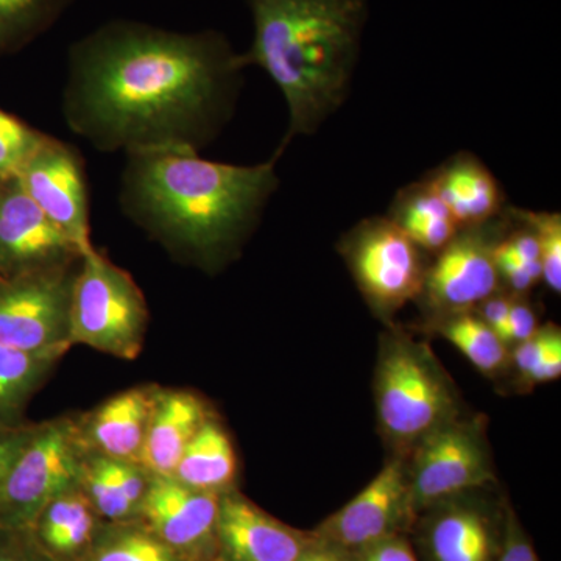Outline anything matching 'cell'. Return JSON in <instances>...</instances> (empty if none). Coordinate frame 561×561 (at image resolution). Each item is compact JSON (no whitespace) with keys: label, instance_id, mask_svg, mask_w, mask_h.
<instances>
[{"label":"cell","instance_id":"obj_1","mask_svg":"<svg viewBox=\"0 0 561 561\" xmlns=\"http://www.w3.org/2000/svg\"><path fill=\"white\" fill-rule=\"evenodd\" d=\"M243 69L224 33L108 21L70 44L62 119L102 153H201L231 119Z\"/></svg>","mask_w":561,"mask_h":561},{"label":"cell","instance_id":"obj_2","mask_svg":"<svg viewBox=\"0 0 561 561\" xmlns=\"http://www.w3.org/2000/svg\"><path fill=\"white\" fill-rule=\"evenodd\" d=\"M279 157L234 165L187 150L125 154L119 206L173 256L217 268L238 254L260 224L279 186Z\"/></svg>","mask_w":561,"mask_h":561},{"label":"cell","instance_id":"obj_3","mask_svg":"<svg viewBox=\"0 0 561 561\" xmlns=\"http://www.w3.org/2000/svg\"><path fill=\"white\" fill-rule=\"evenodd\" d=\"M253 41L243 68L257 66L283 92L289 130L312 135L345 101L368 20L367 0H249Z\"/></svg>","mask_w":561,"mask_h":561},{"label":"cell","instance_id":"obj_4","mask_svg":"<svg viewBox=\"0 0 561 561\" xmlns=\"http://www.w3.org/2000/svg\"><path fill=\"white\" fill-rule=\"evenodd\" d=\"M456 393L424 343L390 335L376 371V405L386 437L413 449L426 435L456 419Z\"/></svg>","mask_w":561,"mask_h":561},{"label":"cell","instance_id":"obj_5","mask_svg":"<svg viewBox=\"0 0 561 561\" xmlns=\"http://www.w3.org/2000/svg\"><path fill=\"white\" fill-rule=\"evenodd\" d=\"M149 328L146 297L133 276L98 249L81 256L69 308V341L135 360Z\"/></svg>","mask_w":561,"mask_h":561},{"label":"cell","instance_id":"obj_6","mask_svg":"<svg viewBox=\"0 0 561 561\" xmlns=\"http://www.w3.org/2000/svg\"><path fill=\"white\" fill-rule=\"evenodd\" d=\"M79 415L36 423L0 483V527L24 530L58 494L79 485L87 454Z\"/></svg>","mask_w":561,"mask_h":561},{"label":"cell","instance_id":"obj_7","mask_svg":"<svg viewBox=\"0 0 561 561\" xmlns=\"http://www.w3.org/2000/svg\"><path fill=\"white\" fill-rule=\"evenodd\" d=\"M409 468L411 505L419 515L432 505L494 482L482 419H453L413 448Z\"/></svg>","mask_w":561,"mask_h":561},{"label":"cell","instance_id":"obj_8","mask_svg":"<svg viewBox=\"0 0 561 561\" xmlns=\"http://www.w3.org/2000/svg\"><path fill=\"white\" fill-rule=\"evenodd\" d=\"M80 261L46 271L0 276V346L25 353H68L72 348L70 294Z\"/></svg>","mask_w":561,"mask_h":561},{"label":"cell","instance_id":"obj_9","mask_svg":"<svg viewBox=\"0 0 561 561\" xmlns=\"http://www.w3.org/2000/svg\"><path fill=\"white\" fill-rule=\"evenodd\" d=\"M360 290L378 311L397 312L423 291L426 268L419 247L391 219L362 221L345 242Z\"/></svg>","mask_w":561,"mask_h":561},{"label":"cell","instance_id":"obj_10","mask_svg":"<svg viewBox=\"0 0 561 561\" xmlns=\"http://www.w3.org/2000/svg\"><path fill=\"white\" fill-rule=\"evenodd\" d=\"M415 522L408 463L394 459L312 534L323 545L353 556L394 535H405Z\"/></svg>","mask_w":561,"mask_h":561},{"label":"cell","instance_id":"obj_11","mask_svg":"<svg viewBox=\"0 0 561 561\" xmlns=\"http://www.w3.org/2000/svg\"><path fill=\"white\" fill-rule=\"evenodd\" d=\"M16 179L47 219L81 254L94 249L84 160L72 144L46 135Z\"/></svg>","mask_w":561,"mask_h":561},{"label":"cell","instance_id":"obj_12","mask_svg":"<svg viewBox=\"0 0 561 561\" xmlns=\"http://www.w3.org/2000/svg\"><path fill=\"white\" fill-rule=\"evenodd\" d=\"M220 494L151 476L138 518L183 561H221L217 541Z\"/></svg>","mask_w":561,"mask_h":561},{"label":"cell","instance_id":"obj_13","mask_svg":"<svg viewBox=\"0 0 561 561\" xmlns=\"http://www.w3.org/2000/svg\"><path fill=\"white\" fill-rule=\"evenodd\" d=\"M81 256L22 190L20 180H0V276L77 264Z\"/></svg>","mask_w":561,"mask_h":561},{"label":"cell","instance_id":"obj_14","mask_svg":"<svg viewBox=\"0 0 561 561\" xmlns=\"http://www.w3.org/2000/svg\"><path fill=\"white\" fill-rule=\"evenodd\" d=\"M494 245L479 227L457 234L426 271L421 294L426 295L430 308L442 317L457 316L470 312L494 295L500 286Z\"/></svg>","mask_w":561,"mask_h":561},{"label":"cell","instance_id":"obj_15","mask_svg":"<svg viewBox=\"0 0 561 561\" xmlns=\"http://www.w3.org/2000/svg\"><path fill=\"white\" fill-rule=\"evenodd\" d=\"M217 541L221 561H294L317 538L312 530L279 522L232 489L220 494Z\"/></svg>","mask_w":561,"mask_h":561},{"label":"cell","instance_id":"obj_16","mask_svg":"<svg viewBox=\"0 0 561 561\" xmlns=\"http://www.w3.org/2000/svg\"><path fill=\"white\" fill-rule=\"evenodd\" d=\"M457 497L423 512L420 538L427 561H496L504 519L500 522L481 504Z\"/></svg>","mask_w":561,"mask_h":561},{"label":"cell","instance_id":"obj_17","mask_svg":"<svg viewBox=\"0 0 561 561\" xmlns=\"http://www.w3.org/2000/svg\"><path fill=\"white\" fill-rule=\"evenodd\" d=\"M160 386L133 387L79 415L81 443L88 453L110 459L138 461Z\"/></svg>","mask_w":561,"mask_h":561},{"label":"cell","instance_id":"obj_18","mask_svg":"<svg viewBox=\"0 0 561 561\" xmlns=\"http://www.w3.org/2000/svg\"><path fill=\"white\" fill-rule=\"evenodd\" d=\"M206 402L187 390L160 389L139 463L158 478H172L194 435L210 415Z\"/></svg>","mask_w":561,"mask_h":561},{"label":"cell","instance_id":"obj_19","mask_svg":"<svg viewBox=\"0 0 561 561\" xmlns=\"http://www.w3.org/2000/svg\"><path fill=\"white\" fill-rule=\"evenodd\" d=\"M80 485L58 494L28 527L41 551L54 561H80L103 526Z\"/></svg>","mask_w":561,"mask_h":561},{"label":"cell","instance_id":"obj_20","mask_svg":"<svg viewBox=\"0 0 561 561\" xmlns=\"http://www.w3.org/2000/svg\"><path fill=\"white\" fill-rule=\"evenodd\" d=\"M150 479V472L138 461L87 453L79 485L103 522L117 523L138 518Z\"/></svg>","mask_w":561,"mask_h":561},{"label":"cell","instance_id":"obj_21","mask_svg":"<svg viewBox=\"0 0 561 561\" xmlns=\"http://www.w3.org/2000/svg\"><path fill=\"white\" fill-rule=\"evenodd\" d=\"M426 183L445 203L459 228L481 227L500 213V184L493 173L471 154H461L449 161Z\"/></svg>","mask_w":561,"mask_h":561},{"label":"cell","instance_id":"obj_22","mask_svg":"<svg viewBox=\"0 0 561 561\" xmlns=\"http://www.w3.org/2000/svg\"><path fill=\"white\" fill-rule=\"evenodd\" d=\"M172 478L190 489L221 494L236 489L238 457L224 424L210 413L173 471Z\"/></svg>","mask_w":561,"mask_h":561},{"label":"cell","instance_id":"obj_23","mask_svg":"<svg viewBox=\"0 0 561 561\" xmlns=\"http://www.w3.org/2000/svg\"><path fill=\"white\" fill-rule=\"evenodd\" d=\"M65 354L62 351L25 353L0 346V426L22 423L28 401Z\"/></svg>","mask_w":561,"mask_h":561},{"label":"cell","instance_id":"obj_24","mask_svg":"<svg viewBox=\"0 0 561 561\" xmlns=\"http://www.w3.org/2000/svg\"><path fill=\"white\" fill-rule=\"evenodd\" d=\"M391 220L419 249L438 253L454 241L460 230L445 203L427 183L416 184L402 192Z\"/></svg>","mask_w":561,"mask_h":561},{"label":"cell","instance_id":"obj_25","mask_svg":"<svg viewBox=\"0 0 561 561\" xmlns=\"http://www.w3.org/2000/svg\"><path fill=\"white\" fill-rule=\"evenodd\" d=\"M80 561H183L139 518L103 523Z\"/></svg>","mask_w":561,"mask_h":561},{"label":"cell","instance_id":"obj_26","mask_svg":"<svg viewBox=\"0 0 561 561\" xmlns=\"http://www.w3.org/2000/svg\"><path fill=\"white\" fill-rule=\"evenodd\" d=\"M73 0H0V58L46 35Z\"/></svg>","mask_w":561,"mask_h":561},{"label":"cell","instance_id":"obj_27","mask_svg":"<svg viewBox=\"0 0 561 561\" xmlns=\"http://www.w3.org/2000/svg\"><path fill=\"white\" fill-rule=\"evenodd\" d=\"M438 332L456 346L478 370L493 375L507 360V346L489 324L470 312L445 317Z\"/></svg>","mask_w":561,"mask_h":561},{"label":"cell","instance_id":"obj_28","mask_svg":"<svg viewBox=\"0 0 561 561\" xmlns=\"http://www.w3.org/2000/svg\"><path fill=\"white\" fill-rule=\"evenodd\" d=\"M46 133L0 110V180L16 179Z\"/></svg>","mask_w":561,"mask_h":561},{"label":"cell","instance_id":"obj_29","mask_svg":"<svg viewBox=\"0 0 561 561\" xmlns=\"http://www.w3.org/2000/svg\"><path fill=\"white\" fill-rule=\"evenodd\" d=\"M523 224L529 227L537 238L540 249L542 278L553 291L561 290V217L556 213H531L519 210Z\"/></svg>","mask_w":561,"mask_h":561},{"label":"cell","instance_id":"obj_30","mask_svg":"<svg viewBox=\"0 0 561 561\" xmlns=\"http://www.w3.org/2000/svg\"><path fill=\"white\" fill-rule=\"evenodd\" d=\"M560 342L561 334L557 328L548 327L545 330H537L531 337L518 343L513 351V362H515L516 368L522 375H529L552 346Z\"/></svg>","mask_w":561,"mask_h":561},{"label":"cell","instance_id":"obj_31","mask_svg":"<svg viewBox=\"0 0 561 561\" xmlns=\"http://www.w3.org/2000/svg\"><path fill=\"white\" fill-rule=\"evenodd\" d=\"M496 561H540L512 508L504 515V538Z\"/></svg>","mask_w":561,"mask_h":561},{"label":"cell","instance_id":"obj_32","mask_svg":"<svg viewBox=\"0 0 561 561\" xmlns=\"http://www.w3.org/2000/svg\"><path fill=\"white\" fill-rule=\"evenodd\" d=\"M0 561H54L41 551L27 529L0 527Z\"/></svg>","mask_w":561,"mask_h":561},{"label":"cell","instance_id":"obj_33","mask_svg":"<svg viewBox=\"0 0 561 561\" xmlns=\"http://www.w3.org/2000/svg\"><path fill=\"white\" fill-rule=\"evenodd\" d=\"M350 561H419L405 535H394L350 556Z\"/></svg>","mask_w":561,"mask_h":561},{"label":"cell","instance_id":"obj_34","mask_svg":"<svg viewBox=\"0 0 561 561\" xmlns=\"http://www.w3.org/2000/svg\"><path fill=\"white\" fill-rule=\"evenodd\" d=\"M537 317L529 306L524 302H512L507 321L500 332V339L507 346L508 343H522L537 332Z\"/></svg>","mask_w":561,"mask_h":561},{"label":"cell","instance_id":"obj_35","mask_svg":"<svg viewBox=\"0 0 561 561\" xmlns=\"http://www.w3.org/2000/svg\"><path fill=\"white\" fill-rule=\"evenodd\" d=\"M35 424H13V426H0V483L9 472L11 463L18 454L24 448L25 443L32 437Z\"/></svg>","mask_w":561,"mask_h":561},{"label":"cell","instance_id":"obj_36","mask_svg":"<svg viewBox=\"0 0 561 561\" xmlns=\"http://www.w3.org/2000/svg\"><path fill=\"white\" fill-rule=\"evenodd\" d=\"M512 302L507 297H494V295L483 301L482 320L489 324L491 330L496 332L497 337H500V332L504 328L505 321H507Z\"/></svg>","mask_w":561,"mask_h":561},{"label":"cell","instance_id":"obj_37","mask_svg":"<svg viewBox=\"0 0 561 561\" xmlns=\"http://www.w3.org/2000/svg\"><path fill=\"white\" fill-rule=\"evenodd\" d=\"M561 375V342L552 346L551 351L540 360V364L526 376L530 382L541 383L553 381Z\"/></svg>","mask_w":561,"mask_h":561},{"label":"cell","instance_id":"obj_38","mask_svg":"<svg viewBox=\"0 0 561 561\" xmlns=\"http://www.w3.org/2000/svg\"><path fill=\"white\" fill-rule=\"evenodd\" d=\"M294 561H350V556L317 540L316 545Z\"/></svg>","mask_w":561,"mask_h":561}]
</instances>
